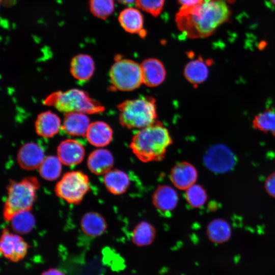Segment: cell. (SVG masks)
<instances>
[{
	"mask_svg": "<svg viewBox=\"0 0 275 275\" xmlns=\"http://www.w3.org/2000/svg\"><path fill=\"white\" fill-rule=\"evenodd\" d=\"M230 15L224 0H202L190 6H181L176 13L178 29L189 38H205L211 35Z\"/></svg>",
	"mask_w": 275,
	"mask_h": 275,
	"instance_id": "obj_1",
	"label": "cell"
},
{
	"mask_svg": "<svg viewBox=\"0 0 275 275\" xmlns=\"http://www.w3.org/2000/svg\"><path fill=\"white\" fill-rule=\"evenodd\" d=\"M172 139L168 129L159 121L141 129L130 144L133 153L143 162L159 161L166 156Z\"/></svg>",
	"mask_w": 275,
	"mask_h": 275,
	"instance_id": "obj_2",
	"label": "cell"
},
{
	"mask_svg": "<svg viewBox=\"0 0 275 275\" xmlns=\"http://www.w3.org/2000/svg\"><path fill=\"white\" fill-rule=\"evenodd\" d=\"M39 187V182L35 177H26L19 181H11L7 187L3 210L4 219L10 221L17 213L30 211Z\"/></svg>",
	"mask_w": 275,
	"mask_h": 275,
	"instance_id": "obj_3",
	"label": "cell"
},
{
	"mask_svg": "<svg viewBox=\"0 0 275 275\" xmlns=\"http://www.w3.org/2000/svg\"><path fill=\"white\" fill-rule=\"evenodd\" d=\"M121 125L128 129H142L156 121L155 99L150 96L125 100L118 106Z\"/></svg>",
	"mask_w": 275,
	"mask_h": 275,
	"instance_id": "obj_4",
	"label": "cell"
},
{
	"mask_svg": "<svg viewBox=\"0 0 275 275\" xmlns=\"http://www.w3.org/2000/svg\"><path fill=\"white\" fill-rule=\"evenodd\" d=\"M45 103L66 114L80 112L91 114L101 113L104 109L86 92L77 89L51 94L45 100Z\"/></svg>",
	"mask_w": 275,
	"mask_h": 275,
	"instance_id": "obj_5",
	"label": "cell"
},
{
	"mask_svg": "<svg viewBox=\"0 0 275 275\" xmlns=\"http://www.w3.org/2000/svg\"><path fill=\"white\" fill-rule=\"evenodd\" d=\"M109 77L113 86L121 91L134 90L143 83L141 65L121 58H118L112 66Z\"/></svg>",
	"mask_w": 275,
	"mask_h": 275,
	"instance_id": "obj_6",
	"label": "cell"
},
{
	"mask_svg": "<svg viewBox=\"0 0 275 275\" xmlns=\"http://www.w3.org/2000/svg\"><path fill=\"white\" fill-rule=\"evenodd\" d=\"M90 188L88 176L80 171L65 173L57 183V196L69 203L79 204Z\"/></svg>",
	"mask_w": 275,
	"mask_h": 275,
	"instance_id": "obj_7",
	"label": "cell"
},
{
	"mask_svg": "<svg viewBox=\"0 0 275 275\" xmlns=\"http://www.w3.org/2000/svg\"><path fill=\"white\" fill-rule=\"evenodd\" d=\"M203 161L210 171L222 174L232 170L236 164V157L227 146L216 144L208 149L204 156Z\"/></svg>",
	"mask_w": 275,
	"mask_h": 275,
	"instance_id": "obj_8",
	"label": "cell"
},
{
	"mask_svg": "<svg viewBox=\"0 0 275 275\" xmlns=\"http://www.w3.org/2000/svg\"><path fill=\"white\" fill-rule=\"evenodd\" d=\"M29 246L18 234L11 233L9 229H3L0 241L1 254L13 262L22 260L26 256Z\"/></svg>",
	"mask_w": 275,
	"mask_h": 275,
	"instance_id": "obj_9",
	"label": "cell"
},
{
	"mask_svg": "<svg viewBox=\"0 0 275 275\" xmlns=\"http://www.w3.org/2000/svg\"><path fill=\"white\" fill-rule=\"evenodd\" d=\"M198 172L195 167L187 161L176 163L171 169L170 179L177 188L186 190L195 184L198 178Z\"/></svg>",
	"mask_w": 275,
	"mask_h": 275,
	"instance_id": "obj_10",
	"label": "cell"
},
{
	"mask_svg": "<svg viewBox=\"0 0 275 275\" xmlns=\"http://www.w3.org/2000/svg\"><path fill=\"white\" fill-rule=\"evenodd\" d=\"M45 153L43 149L34 142L22 145L17 155V160L21 168L25 170L39 168L44 159Z\"/></svg>",
	"mask_w": 275,
	"mask_h": 275,
	"instance_id": "obj_11",
	"label": "cell"
},
{
	"mask_svg": "<svg viewBox=\"0 0 275 275\" xmlns=\"http://www.w3.org/2000/svg\"><path fill=\"white\" fill-rule=\"evenodd\" d=\"M85 150L78 141L67 139L60 143L57 148V156L63 164L72 166L80 163L84 159Z\"/></svg>",
	"mask_w": 275,
	"mask_h": 275,
	"instance_id": "obj_12",
	"label": "cell"
},
{
	"mask_svg": "<svg viewBox=\"0 0 275 275\" xmlns=\"http://www.w3.org/2000/svg\"><path fill=\"white\" fill-rule=\"evenodd\" d=\"M143 83L150 87L160 85L166 76V71L162 63L158 59L149 58L141 64Z\"/></svg>",
	"mask_w": 275,
	"mask_h": 275,
	"instance_id": "obj_13",
	"label": "cell"
},
{
	"mask_svg": "<svg viewBox=\"0 0 275 275\" xmlns=\"http://www.w3.org/2000/svg\"><path fill=\"white\" fill-rule=\"evenodd\" d=\"M178 201L177 191L172 187L167 185L157 187L152 196L153 205L162 213L172 211L176 207Z\"/></svg>",
	"mask_w": 275,
	"mask_h": 275,
	"instance_id": "obj_14",
	"label": "cell"
},
{
	"mask_svg": "<svg viewBox=\"0 0 275 275\" xmlns=\"http://www.w3.org/2000/svg\"><path fill=\"white\" fill-rule=\"evenodd\" d=\"M114 164L112 153L106 149H97L92 151L87 159L89 170L96 175H104L112 170Z\"/></svg>",
	"mask_w": 275,
	"mask_h": 275,
	"instance_id": "obj_15",
	"label": "cell"
},
{
	"mask_svg": "<svg viewBox=\"0 0 275 275\" xmlns=\"http://www.w3.org/2000/svg\"><path fill=\"white\" fill-rule=\"evenodd\" d=\"M118 20L126 32L137 34L142 38L146 37V32L143 28V17L139 10L133 8L123 10L119 14Z\"/></svg>",
	"mask_w": 275,
	"mask_h": 275,
	"instance_id": "obj_16",
	"label": "cell"
},
{
	"mask_svg": "<svg viewBox=\"0 0 275 275\" xmlns=\"http://www.w3.org/2000/svg\"><path fill=\"white\" fill-rule=\"evenodd\" d=\"M90 124L87 114L71 112L66 114L62 127L69 135L85 136Z\"/></svg>",
	"mask_w": 275,
	"mask_h": 275,
	"instance_id": "obj_17",
	"label": "cell"
},
{
	"mask_svg": "<svg viewBox=\"0 0 275 275\" xmlns=\"http://www.w3.org/2000/svg\"><path fill=\"white\" fill-rule=\"evenodd\" d=\"M113 135V130L108 124L96 121L91 123L85 136L93 146L103 147L111 142Z\"/></svg>",
	"mask_w": 275,
	"mask_h": 275,
	"instance_id": "obj_18",
	"label": "cell"
},
{
	"mask_svg": "<svg viewBox=\"0 0 275 275\" xmlns=\"http://www.w3.org/2000/svg\"><path fill=\"white\" fill-rule=\"evenodd\" d=\"M103 181L106 189L114 195L127 191L130 185L128 174L119 169H112L104 175Z\"/></svg>",
	"mask_w": 275,
	"mask_h": 275,
	"instance_id": "obj_19",
	"label": "cell"
},
{
	"mask_svg": "<svg viewBox=\"0 0 275 275\" xmlns=\"http://www.w3.org/2000/svg\"><path fill=\"white\" fill-rule=\"evenodd\" d=\"M61 127L60 118L51 111H46L40 114L35 122L37 133L44 138L53 136L59 132Z\"/></svg>",
	"mask_w": 275,
	"mask_h": 275,
	"instance_id": "obj_20",
	"label": "cell"
},
{
	"mask_svg": "<svg viewBox=\"0 0 275 275\" xmlns=\"http://www.w3.org/2000/svg\"><path fill=\"white\" fill-rule=\"evenodd\" d=\"M201 57L189 61L184 69V75L188 81L194 86H198L205 81L208 76L209 63Z\"/></svg>",
	"mask_w": 275,
	"mask_h": 275,
	"instance_id": "obj_21",
	"label": "cell"
},
{
	"mask_svg": "<svg viewBox=\"0 0 275 275\" xmlns=\"http://www.w3.org/2000/svg\"><path fill=\"white\" fill-rule=\"evenodd\" d=\"M94 62L88 54H79L74 57L70 63V72L72 76L80 81L89 79L94 73Z\"/></svg>",
	"mask_w": 275,
	"mask_h": 275,
	"instance_id": "obj_22",
	"label": "cell"
},
{
	"mask_svg": "<svg viewBox=\"0 0 275 275\" xmlns=\"http://www.w3.org/2000/svg\"><path fill=\"white\" fill-rule=\"evenodd\" d=\"M82 232L89 237H98L103 234L107 229L104 218L96 212H88L85 214L80 222Z\"/></svg>",
	"mask_w": 275,
	"mask_h": 275,
	"instance_id": "obj_23",
	"label": "cell"
},
{
	"mask_svg": "<svg viewBox=\"0 0 275 275\" xmlns=\"http://www.w3.org/2000/svg\"><path fill=\"white\" fill-rule=\"evenodd\" d=\"M206 233L210 241L215 243H222L230 239L231 236V229L226 221L216 218L208 224Z\"/></svg>",
	"mask_w": 275,
	"mask_h": 275,
	"instance_id": "obj_24",
	"label": "cell"
},
{
	"mask_svg": "<svg viewBox=\"0 0 275 275\" xmlns=\"http://www.w3.org/2000/svg\"><path fill=\"white\" fill-rule=\"evenodd\" d=\"M156 234V229L153 225L147 221H141L133 229L131 240L138 246L149 245L154 241Z\"/></svg>",
	"mask_w": 275,
	"mask_h": 275,
	"instance_id": "obj_25",
	"label": "cell"
},
{
	"mask_svg": "<svg viewBox=\"0 0 275 275\" xmlns=\"http://www.w3.org/2000/svg\"><path fill=\"white\" fill-rule=\"evenodd\" d=\"M62 164L57 156H46L38 168L40 175L45 180H55L61 174Z\"/></svg>",
	"mask_w": 275,
	"mask_h": 275,
	"instance_id": "obj_26",
	"label": "cell"
},
{
	"mask_svg": "<svg viewBox=\"0 0 275 275\" xmlns=\"http://www.w3.org/2000/svg\"><path fill=\"white\" fill-rule=\"evenodd\" d=\"M9 222L13 231L19 234L29 233L35 225V217L30 211L15 214Z\"/></svg>",
	"mask_w": 275,
	"mask_h": 275,
	"instance_id": "obj_27",
	"label": "cell"
},
{
	"mask_svg": "<svg viewBox=\"0 0 275 275\" xmlns=\"http://www.w3.org/2000/svg\"><path fill=\"white\" fill-rule=\"evenodd\" d=\"M253 125L260 131L270 132L275 137V111L268 109L257 115L253 120Z\"/></svg>",
	"mask_w": 275,
	"mask_h": 275,
	"instance_id": "obj_28",
	"label": "cell"
},
{
	"mask_svg": "<svg viewBox=\"0 0 275 275\" xmlns=\"http://www.w3.org/2000/svg\"><path fill=\"white\" fill-rule=\"evenodd\" d=\"M185 190V199L191 207L200 208L206 202L207 194L202 185L194 184Z\"/></svg>",
	"mask_w": 275,
	"mask_h": 275,
	"instance_id": "obj_29",
	"label": "cell"
},
{
	"mask_svg": "<svg viewBox=\"0 0 275 275\" xmlns=\"http://www.w3.org/2000/svg\"><path fill=\"white\" fill-rule=\"evenodd\" d=\"M90 10L92 14L102 19H106L114 12V0H90Z\"/></svg>",
	"mask_w": 275,
	"mask_h": 275,
	"instance_id": "obj_30",
	"label": "cell"
},
{
	"mask_svg": "<svg viewBox=\"0 0 275 275\" xmlns=\"http://www.w3.org/2000/svg\"><path fill=\"white\" fill-rule=\"evenodd\" d=\"M165 0H136V6L154 17L162 11Z\"/></svg>",
	"mask_w": 275,
	"mask_h": 275,
	"instance_id": "obj_31",
	"label": "cell"
},
{
	"mask_svg": "<svg viewBox=\"0 0 275 275\" xmlns=\"http://www.w3.org/2000/svg\"><path fill=\"white\" fill-rule=\"evenodd\" d=\"M265 187L267 193L275 198V172L267 177L265 183Z\"/></svg>",
	"mask_w": 275,
	"mask_h": 275,
	"instance_id": "obj_32",
	"label": "cell"
},
{
	"mask_svg": "<svg viewBox=\"0 0 275 275\" xmlns=\"http://www.w3.org/2000/svg\"><path fill=\"white\" fill-rule=\"evenodd\" d=\"M41 275H66L64 272L56 268H50L43 271Z\"/></svg>",
	"mask_w": 275,
	"mask_h": 275,
	"instance_id": "obj_33",
	"label": "cell"
},
{
	"mask_svg": "<svg viewBox=\"0 0 275 275\" xmlns=\"http://www.w3.org/2000/svg\"><path fill=\"white\" fill-rule=\"evenodd\" d=\"M202 0H178V2L182 5V6H190L198 4Z\"/></svg>",
	"mask_w": 275,
	"mask_h": 275,
	"instance_id": "obj_34",
	"label": "cell"
},
{
	"mask_svg": "<svg viewBox=\"0 0 275 275\" xmlns=\"http://www.w3.org/2000/svg\"><path fill=\"white\" fill-rule=\"evenodd\" d=\"M117 1L120 4L126 5H131L134 2L135 3L136 0H117Z\"/></svg>",
	"mask_w": 275,
	"mask_h": 275,
	"instance_id": "obj_35",
	"label": "cell"
},
{
	"mask_svg": "<svg viewBox=\"0 0 275 275\" xmlns=\"http://www.w3.org/2000/svg\"><path fill=\"white\" fill-rule=\"evenodd\" d=\"M271 1V2L274 5H275V0H270Z\"/></svg>",
	"mask_w": 275,
	"mask_h": 275,
	"instance_id": "obj_36",
	"label": "cell"
}]
</instances>
